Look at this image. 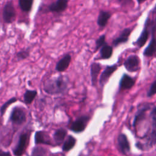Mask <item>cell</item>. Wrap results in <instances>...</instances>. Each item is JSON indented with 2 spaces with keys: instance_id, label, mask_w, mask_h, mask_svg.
<instances>
[{
  "instance_id": "ba28073f",
  "label": "cell",
  "mask_w": 156,
  "mask_h": 156,
  "mask_svg": "<svg viewBox=\"0 0 156 156\" xmlns=\"http://www.w3.org/2000/svg\"><path fill=\"white\" fill-rule=\"evenodd\" d=\"M140 58L136 55H130L124 62L125 68L129 72H135L140 69Z\"/></svg>"
},
{
  "instance_id": "44dd1931",
  "label": "cell",
  "mask_w": 156,
  "mask_h": 156,
  "mask_svg": "<svg viewBox=\"0 0 156 156\" xmlns=\"http://www.w3.org/2000/svg\"><path fill=\"white\" fill-rule=\"evenodd\" d=\"M37 91L35 90L27 89L23 94V101L27 105H30L37 96Z\"/></svg>"
},
{
  "instance_id": "9c48e42d",
  "label": "cell",
  "mask_w": 156,
  "mask_h": 156,
  "mask_svg": "<svg viewBox=\"0 0 156 156\" xmlns=\"http://www.w3.org/2000/svg\"><path fill=\"white\" fill-rule=\"evenodd\" d=\"M34 143L35 145L43 144L49 146H55L52 144L49 134L43 130H38L34 135Z\"/></svg>"
},
{
  "instance_id": "8992f818",
  "label": "cell",
  "mask_w": 156,
  "mask_h": 156,
  "mask_svg": "<svg viewBox=\"0 0 156 156\" xmlns=\"http://www.w3.org/2000/svg\"><path fill=\"white\" fill-rule=\"evenodd\" d=\"M90 119V116L87 115H82L79 116L71 122L69 127V130L76 133H80L83 132L87 126Z\"/></svg>"
},
{
  "instance_id": "277c9868",
  "label": "cell",
  "mask_w": 156,
  "mask_h": 156,
  "mask_svg": "<svg viewBox=\"0 0 156 156\" xmlns=\"http://www.w3.org/2000/svg\"><path fill=\"white\" fill-rule=\"evenodd\" d=\"M151 39L147 46L143 51V55L145 57H152L156 54V24L151 20Z\"/></svg>"
},
{
  "instance_id": "e575fe53",
  "label": "cell",
  "mask_w": 156,
  "mask_h": 156,
  "mask_svg": "<svg viewBox=\"0 0 156 156\" xmlns=\"http://www.w3.org/2000/svg\"><path fill=\"white\" fill-rule=\"evenodd\" d=\"M0 124H1V121H0Z\"/></svg>"
},
{
  "instance_id": "2e32d148",
  "label": "cell",
  "mask_w": 156,
  "mask_h": 156,
  "mask_svg": "<svg viewBox=\"0 0 156 156\" xmlns=\"http://www.w3.org/2000/svg\"><path fill=\"white\" fill-rule=\"evenodd\" d=\"M112 16V13L108 11H105L103 10H101L99 11L98 19H97V24L100 28L105 27L109 20V19Z\"/></svg>"
},
{
  "instance_id": "d6a6232c",
  "label": "cell",
  "mask_w": 156,
  "mask_h": 156,
  "mask_svg": "<svg viewBox=\"0 0 156 156\" xmlns=\"http://www.w3.org/2000/svg\"><path fill=\"white\" fill-rule=\"evenodd\" d=\"M147 0H136V2H137V3H138V4H142V3H143L144 2H145V1H146Z\"/></svg>"
},
{
  "instance_id": "6da1fadb",
  "label": "cell",
  "mask_w": 156,
  "mask_h": 156,
  "mask_svg": "<svg viewBox=\"0 0 156 156\" xmlns=\"http://www.w3.org/2000/svg\"><path fill=\"white\" fill-rule=\"evenodd\" d=\"M69 83V79L66 76L59 75L57 77L49 78L43 83V90L49 95L63 94L67 91Z\"/></svg>"
},
{
  "instance_id": "ffe728a7",
  "label": "cell",
  "mask_w": 156,
  "mask_h": 156,
  "mask_svg": "<svg viewBox=\"0 0 156 156\" xmlns=\"http://www.w3.org/2000/svg\"><path fill=\"white\" fill-rule=\"evenodd\" d=\"M113 47L106 43L100 48V59H108L113 54Z\"/></svg>"
},
{
  "instance_id": "f546056e",
  "label": "cell",
  "mask_w": 156,
  "mask_h": 156,
  "mask_svg": "<svg viewBox=\"0 0 156 156\" xmlns=\"http://www.w3.org/2000/svg\"><path fill=\"white\" fill-rule=\"evenodd\" d=\"M117 2L121 6H127L133 3V0H117Z\"/></svg>"
},
{
  "instance_id": "83f0119b",
  "label": "cell",
  "mask_w": 156,
  "mask_h": 156,
  "mask_svg": "<svg viewBox=\"0 0 156 156\" xmlns=\"http://www.w3.org/2000/svg\"><path fill=\"white\" fill-rule=\"evenodd\" d=\"M105 35H102L100 37H99L96 41H95V51H97L102 46H103L104 44H105L106 41H105Z\"/></svg>"
},
{
  "instance_id": "1f68e13d",
  "label": "cell",
  "mask_w": 156,
  "mask_h": 156,
  "mask_svg": "<svg viewBox=\"0 0 156 156\" xmlns=\"http://www.w3.org/2000/svg\"><path fill=\"white\" fill-rule=\"evenodd\" d=\"M0 156H12V154L9 151L0 150Z\"/></svg>"
},
{
  "instance_id": "4316f807",
  "label": "cell",
  "mask_w": 156,
  "mask_h": 156,
  "mask_svg": "<svg viewBox=\"0 0 156 156\" xmlns=\"http://www.w3.org/2000/svg\"><path fill=\"white\" fill-rule=\"evenodd\" d=\"M30 55V49L27 48L25 49H23L18 52L16 54V57L18 61L23 60L28 58Z\"/></svg>"
},
{
  "instance_id": "d6986e66",
  "label": "cell",
  "mask_w": 156,
  "mask_h": 156,
  "mask_svg": "<svg viewBox=\"0 0 156 156\" xmlns=\"http://www.w3.org/2000/svg\"><path fill=\"white\" fill-rule=\"evenodd\" d=\"M76 138L72 135H68L63 143L62 144V149L63 152H68L73 149L76 144Z\"/></svg>"
},
{
  "instance_id": "3957f363",
  "label": "cell",
  "mask_w": 156,
  "mask_h": 156,
  "mask_svg": "<svg viewBox=\"0 0 156 156\" xmlns=\"http://www.w3.org/2000/svg\"><path fill=\"white\" fill-rule=\"evenodd\" d=\"M27 116L24 108L16 106L12 108L9 116V121L12 124L16 126H21L26 122Z\"/></svg>"
},
{
  "instance_id": "52a82bcc",
  "label": "cell",
  "mask_w": 156,
  "mask_h": 156,
  "mask_svg": "<svg viewBox=\"0 0 156 156\" xmlns=\"http://www.w3.org/2000/svg\"><path fill=\"white\" fill-rule=\"evenodd\" d=\"M151 21H150L149 18H147L145 21L144 28L141 31L139 37L133 43V45L136 46L138 48H141L146 44L151 32Z\"/></svg>"
},
{
  "instance_id": "4dcf8cb0",
  "label": "cell",
  "mask_w": 156,
  "mask_h": 156,
  "mask_svg": "<svg viewBox=\"0 0 156 156\" xmlns=\"http://www.w3.org/2000/svg\"><path fill=\"white\" fill-rule=\"evenodd\" d=\"M151 116L152 121H156V107H154L151 112Z\"/></svg>"
},
{
  "instance_id": "4fadbf2b",
  "label": "cell",
  "mask_w": 156,
  "mask_h": 156,
  "mask_svg": "<svg viewBox=\"0 0 156 156\" xmlns=\"http://www.w3.org/2000/svg\"><path fill=\"white\" fill-rule=\"evenodd\" d=\"M118 146L120 151L123 154H127L130 152V146L126 135L121 133L118 137Z\"/></svg>"
},
{
  "instance_id": "30bf717a",
  "label": "cell",
  "mask_w": 156,
  "mask_h": 156,
  "mask_svg": "<svg viewBox=\"0 0 156 156\" xmlns=\"http://www.w3.org/2000/svg\"><path fill=\"white\" fill-rule=\"evenodd\" d=\"M68 0H56L48 5L49 12L55 13H62L66 10L68 7Z\"/></svg>"
},
{
  "instance_id": "484cf974",
  "label": "cell",
  "mask_w": 156,
  "mask_h": 156,
  "mask_svg": "<svg viewBox=\"0 0 156 156\" xmlns=\"http://www.w3.org/2000/svg\"><path fill=\"white\" fill-rule=\"evenodd\" d=\"M17 101H18V99H17L16 97H12V98H10L9 99H8L5 102H4V103L1 105V107H0V113H1V116H2L4 115V113H5V112L7 108L11 104L15 103V102H16Z\"/></svg>"
},
{
  "instance_id": "7c38bea8",
  "label": "cell",
  "mask_w": 156,
  "mask_h": 156,
  "mask_svg": "<svg viewBox=\"0 0 156 156\" xmlns=\"http://www.w3.org/2000/svg\"><path fill=\"white\" fill-rule=\"evenodd\" d=\"M132 30L130 28H125L121 32L120 35L112 41V45L117 47L121 44H124L128 41Z\"/></svg>"
},
{
  "instance_id": "836d02e7",
  "label": "cell",
  "mask_w": 156,
  "mask_h": 156,
  "mask_svg": "<svg viewBox=\"0 0 156 156\" xmlns=\"http://www.w3.org/2000/svg\"><path fill=\"white\" fill-rule=\"evenodd\" d=\"M155 24H156V16H155Z\"/></svg>"
},
{
  "instance_id": "603a6c76",
  "label": "cell",
  "mask_w": 156,
  "mask_h": 156,
  "mask_svg": "<svg viewBox=\"0 0 156 156\" xmlns=\"http://www.w3.org/2000/svg\"><path fill=\"white\" fill-rule=\"evenodd\" d=\"M149 108V107H143L141 109H140L136 113L135 118H134V120L133 122V126L135 127L139 122H140L141 121H142L144 118H145V115H146V112L147 110V109Z\"/></svg>"
},
{
  "instance_id": "7402d4cb",
  "label": "cell",
  "mask_w": 156,
  "mask_h": 156,
  "mask_svg": "<svg viewBox=\"0 0 156 156\" xmlns=\"http://www.w3.org/2000/svg\"><path fill=\"white\" fill-rule=\"evenodd\" d=\"M34 3V0H18V5L24 12H30Z\"/></svg>"
},
{
  "instance_id": "5b68a950",
  "label": "cell",
  "mask_w": 156,
  "mask_h": 156,
  "mask_svg": "<svg viewBox=\"0 0 156 156\" xmlns=\"http://www.w3.org/2000/svg\"><path fill=\"white\" fill-rule=\"evenodd\" d=\"M2 16L3 21L7 24H10L15 21L16 18V10L12 0L6 2L4 5Z\"/></svg>"
},
{
  "instance_id": "d4e9b609",
  "label": "cell",
  "mask_w": 156,
  "mask_h": 156,
  "mask_svg": "<svg viewBox=\"0 0 156 156\" xmlns=\"http://www.w3.org/2000/svg\"><path fill=\"white\" fill-rule=\"evenodd\" d=\"M156 144V121H152V129L148 138V144L152 147Z\"/></svg>"
},
{
  "instance_id": "8fae6325",
  "label": "cell",
  "mask_w": 156,
  "mask_h": 156,
  "mask_svg": "<svg viewBox=\"0 0 156 156\" xmlns=\"http://www.w3.org/2000/svg\"><path fill=\"white\" fill-rule=\"evenodd\" d=\"M117 65H113L110 66H107L104 70L102 71L99 78V84L101 86L103 87L108 82L110 76L113 74V73L117 69Z\"/></svg>"
},
{
  "instance_id": "f1b7e54d",
  "label": "cell",
  "mask_w": 156,
  "mask_h": 156,
  "mask_svg": "<svg viewBox=\"0 0 156 156\" xmlns=\"http://www.w3.org/2000/svg\"><path fill=\"white\" fill-rule=\"evenodd\" d=\"M156 94V80H154L151 85L150 88L147 93V96L148 97H151Z\"/></svg>"
},
{
  "instance_id": "ac0fdd59",
  "label": "cell",
  "mask_w": 156,
  "mask_h": 156,
  "mask_svg": "<svg viewBox=\"0 0 156 156\" xmlns=\"http://www.w3.org/2000/svg\"><path fill=\"white\" fill-rule=\"evenodd\" d=\"M135 84L134 79L127 74H124L119 81L120 90H129Z\"/></svg>"
},
{
  "instance_id": "9a60e30c",
  "label": "cell",
  "mask_w": 156,
  "mask_h": 156,
  "mask_svg": "<svg viewBox=\"0 0 156 156\" xmlns=\"http://www.w3.org/2000/svg\"><path fill=\"white\" fill-rule=\"evenodd\" d=\"M67 130L63 127L58 128L55 130L53 134L55 146H60L63 143L67 135Z\"/></svg>"
},
{
  "instance_id": "5bb4252c",
  "label": "cell",
  "mask_w": 156,
  "mask_h": 156,
  "mask_svg": "<svg viewBox=\"0 0 156 156\" xmlns=\"http://www.w3.org/2000/svg\"><path fill=\"white\" fill-rule=\"evenodd\" d=\"M71 61V55L69 54H65L60 59L55 65V70L58 72H64L69 67Z\"/></svg>"
},
{
  "instance_id": "7a4b0ae2",
  "label": "cell",
  "mask_w": 156,
  "mask_h": 156,
  "mask_svg": "<svg viewBox=\"0 0 156 156\" xmlns=\"http://www.w3.org/2000/svg\"><path fill=\"white\" fill-rule=\"evenodd\" d=\"M30 138V132H22L18 138L16 145L13 149V154L15 156H22L28 146Z\"/></svg>"
},
{
  "instance_id": "e0dca14e",
  "label": "cell",
  "mask_w": 156,
  "mask_h": 156,
  "mask_svg": "<svg viewBox=\"0 0 156 156\" xmlns=\"http://www.w3.org/2000/svg\"><path fill=\"white\" fill-rule=\"evenodd\" d=\"M101 70V65L97 62H93L90 65V76L92 86H95L97 83L98 77Z\"/></svg>"
},
{
  "instance_id": "cb8c5ba5",
  "label": "cell",
  "mask_w": 156,
  "mask_h": 156,
  "mask_svg": "<svg viewBox=\"0 0 156 156\" xmlns=\"http://www.w3.org/2000/svg\"><path fill=\"white\" fill-rule=\"evenodd\" d=\"M48 149L40 146H37L32 148L31 156H47Z\"/></svg>"
}]
</instances>
